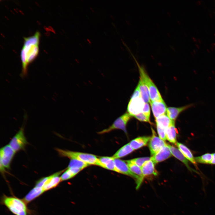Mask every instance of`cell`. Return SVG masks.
<instances>
[{
	"label": "cell",
	"mask_w": 215,
	"mask_h": 215,
	"mask_svg": "<svg viewBox=\"0 0 215 215\" xmlns=\"http://www.w3.org/2000/svg\"><path fill=\"white\" fill-rule=\"evenodd\" d=\"M1 201L9 211L15 215H27L28 213L27 203L23 199L4 195Z\"/></svg>",
	"instance_id": "obj_1"
},
{
	"label": "cell",
	"mask_w": 215,
	"mask_h": 215,
	"mask_svg": "<svg viewBox=\"0 0 215 215\" xmlns=\"http://www.w3.org/2000/svg\"><path fill=\"white\" fill-rule=\"evenodd\" d=\"M55 150L59 155L63 157H66L71 160L76 159L84 162L89 165H98V158L94 155L79 152H73L56 148Z\"/></svg>",
	"instance_id": "obj_2"
},
{
	"label": "cell",
	"mask_w": 215,
	"mask_h": 215,
	"mask_svg": "<svg viewBox=\"0 0 215 215\" xmlns=\"http://www.w3.org/2000/svg\"><path fill=\"white\" fill-rule=\"evenodd\" d=\"M131 53L137 64L140 76L143 78L148 87L151 101L155 102L163 100L160 92L153 81L149 76L144 67L139 65L133 55L132 53Z\"/></svg>",
	"instance_id": "obj_3"
},
{
	"label": "cell",
	"mask_w": 215,
	"mask_h": 215,
	"mask_svg": "<svg viewBox=\"0 0 215 215\" xmlns=\"http://www.w3.org/2000/svg\"><path fill=\"white\" fill-rule=\"evenodd\" d=\"M39 52L38 45L30 44L23 45L21 52L22 64V73H27V65L36 58Z\"/></svg>",
	"instance_id": "obj_4"
},
{
	"label": "cell",
	"mask_w": 215,
	"mask_h": 215,
	"mask_svg": "<svg viewBox=\"0 0 215 215\" xmlns=\"http://www.w3.org/2000/svg\"><path fill=\"white\" fill-rule=\"evenodd\" d=\"M132 117L127 112L116 119L113 124L109 128L101 131L98 133L103 134L108 133L116 129L122 130L126 133L127 124Z\"/></svg>",
	"instance_id": "obj_5"
},
{
	"label": "cell",
	"mask_w": 215,
	"mask_h": 215,
	"mask_svg": "<svg viewBox=\"0 0 215 215\" xmlns=\"http://www.w3.org/2000/svg\"><path fill=\"white\" fill-rule=\"evenodd\" d=\"M27 144L24 135V128L21 127L12 138L8 145L16 152L24 150Z\"/></svg>",
	"instance_id": "obj_6"
},
{
	"label": "cell",
	"mask_w": 215,
	"mask_h": 215,
	"mask_svg": "<svg viewBox=\"0 0 215 215\" xmlns=\"http://www.w3.org/2000/svg\"><path fill=\"white\" fill-rule=\"evenodd\" d=\"M16 152L9 145L2 148L0 150L1 167L9 169Z\"/></svg>",
	"instance_id": "obj_7"
},
{
	"label": "cell",
	"mask_w": 215,
	"mask_h": 215,
	"mask_svg": "<svg viewBox=\"0 0 215 215\" xmlns=\"http://www.w3.org/2000/svg\"><path fill=\"white\" fill-rule=\"evenodd\" d=\"M65 170L43 177L44 183L42 188L44 192L55 188L62 182L60 175L65 171Z\"/></svg>",
	"instance_id": "obj_8"
},
{
	"label": "cell",
	"mask_w": 215,
	"mask_h": 215,
	"mask_svg": "<svg viewBox=\"0 0 215 215\" xmlns=\"http://www.w3.org/2000/svg\"><path fill=\"white\" fill-rule=\"evenodd\" d=\"M145 103L141 96L131 98L127 107V113L133 117L142 113Z\"/></svg>",
	"instance_id": "obj_9"
},
{
	"label": "cell",
	"mask_w": 215,
	"mask_h": 215,
	"mask_svg": "<svg viewBox=\"0 0 215 215\" xmlns=\"http://www.w3.org/2000/svg\"><path fill=\"white\" fill-rule=\"evenodd\" d=\"M152 135L149 143V147L151 155L153 156L159 151L167 144L163 140L157 137L154 130L152 128Z\"/></svg>",
	"instance_id": "obj_10"
},
{
	"label": "cell",
	"mask_w": 215,
	"mask_h": 215,
	"mask_svg": "<svg viewBox=\"0 0 215 215\" xmlns=\"http://www.w3.org/2000/svg\"><path fill=\"white\" fill-rule=\"evenodd\" d=\"M127 163L129 169L134 176L137 184L136 189H138L141 186L144 177L143 175L141 168L137 165L129 162L128 160L125 161Z\"/></svg>",
	"instance_id": "obj_11"
},
{
	"label": "cell",
	"mask_w": 215,
	"mask_h": 215,
	"mask_svg": "<svg viewBox=\"0 0 215 215\" xmlns=\"http://www.w3.org/2000/svg\"><path fill=\"white\" fill-rule=\"evenodd\" d=\"M150 104L155 119L166 114L167 108L163 100L155 102L151 101Z\"/></svg>",
	"instance_id": "obj_12"
},
{
	"label": "cell",
	"mask_w": 215,
	"mask_h": 215,
	"mask_svg": "<svg viewBox=\"0 0 215 215\" xmlns=\"http://www.w3.org/2000/svg\"><path fill=\"white\" fill-rule=\"evenodd\" d=\"M172 155L170 149L167 145L163 147L158 153L151 157V160L155 165L164 161Z\"/></svg>",
	"instance_id": "obj_13"
},
{
	"label": "cell",
	"mask_w": 215,
	"mask_h": 215,
	"mask_svg": "<svg viewBox=\"0 0 215 215\" xmlns=\"http://www.w3.org/2000/svg\"><path fill=\"white\" fill-rule=\"evenodd\" d=\"M114 160L115 159L112 157H100L98 158V166L107 170L118 173Z\"/></svg>",
	"instance_id": "obj_14"
},
{
	"label": "cell",
	"mask_w": 215,
	"mask_h": 215,
	"mask_svg": "<svg viewBox=\"0 0 215 215\" xmlns=\"http://www.w3.org/2000/svg\"><path fill=\"white\" fill-rule=\"evenodd\" d=\"M194 106V104H192L180 107H170L167 108L166 114L171 120L175 121L182 112Z\"/></svg>",
	"instance_id": "obj_15"
},
{
	"label": "cell",
	"mask_w": 215,
	"mask_h": 215,
	"mask_svg": "<svg viewBox=\"0 0 215 215\" xmlns=\"http://www.w3.org/2000/svg\"><path fill=\"white\" fill-rule=\"evenodd\" d=\"M167 145L170 148L172 155L183 163L189 171L199 173L190 166L188 160L185 158L179 148L170 144H167Z\"/></svg>",
	"instance_id": "obj_16"
},
{
	"label": "cell",
	"mask_w": 215,
	"mask_h": 215,
	"mask_svg": "<svg viewBox=\"0 0 215 215\" xmlns=\"http://www.w3.org/2000/svg\"><path fill=\"white\" fill-rule=\"evenodd\" d=\"M138 86L141 97L145 103L151 102L150 94L148 87L143 78L140 76Z\"/></svg>",
	"instance_id": "obj_17"
},
{
	"label": "cell",
	"mask_w": 215,
	"mask_h": 215,
	"mask_svg": "<svg viewBox=\"0 0 215 215\" xmlns=\"http://www.w3.org/2000/svg\"><path fill=\"white\" fill-rule=\"evenodd\" d=\"M155 165L151 160L146 161L144 164L141 168L144 177L157 175V172L155 170Z\"/></svg>",
	"instance_id": "obj_18"
},
{
	"label": "cell",
	"mask_w": 215,
	"mask_h": 215,
	"mask_svg": "<svg viewBox=\"0 0 215 215\" xmlns=\"http://www.w3.org/2000/svg\"><path fill=\"white\" fill-rule=\"evenodd\" d=\"M176 144L185 158L198 168L197 163L190 149L184 145L180 143L177 142Z\"/></svg>",
	"instance_id": "obj_19"
},
{
	"label": "cell",
	"mask_w": 215,
	"mask_h": 215,
	"mask_svg": "<svg viewBox=\"0 0 215 215\" xmlns=\"http://www.w3.org/2000/svg\"><path fill=\"white\" fill-rule=\"evenodd\" d=\"M115 162L118 173L134 177L133 173L131 172L126 161L119 159H115Z\"/></svg>",
	"instance_id": "obj_20"
},
{
	"label": "cell",
	"mask_w": 215,
	"mask_h": 215,
	"mask_svg": "<svg viewBox=\"0 0 215 215\" xmlns=\"http://www.w3.org/2000/svg\"><path fill=\"white\" fill-rule=\"evenodd\" d=\"M44 193L41 188L35 186L23 199L27 204L28 203L38 197Z\"/></svg>",
	"instance_id": "obj_21"
},
{
	"label": "cell",
	"mask_w": 215,
	"mask_h": 215,
	"mask_svg": "<svg viewBox=\"0 0 215 215\" xmlns=\"http://www.w3.org/2000/svg\"><path fill=\"white\" fill-rule=\"evenodd\" d=\"M151 137H142L135 138L129 144L135 150L146 145L150 141Z\"/></svg>",
	"instance_id": "obj_22"
},
{
	"label": "cell",
	"mask_w": 215,
	"mask_h": 215,
	"mask_svg": "<svg viewBox=\"0 0 215 215\" xmlns=\"http://www.w3.org/2000/svg\"><path fill=\"white\" fill-rule=\"evenodd\" d=\"M155 121L157 125L166 129L172 125L175 124V121L171 120L166 114L156 119Z\"/></svg>",
	"instance_id": "obj_23"
},
{
	"label": "cell",
	"mask_w": 215,
	"mask_h": 215,
	"mask_svg": "<svg viewBox=\"0 0 215 215\" xmlns=\"http://www.w3.org/2000/svg\"><path fill=\"white\" fill-rule=\"evenodd\" d=\"M134 150L128 143L120 149L112 157L114 159L123 157L132 152Z\"/></svg>",
	"instance_id": "obj_24"
},
{
	"label": "cell",
	"mask_w": 215,
	"mask_h": 215,
	"mask_svg": "<svg viewBox=\"0 0 215 215\" xmlns=\"http://www.w3.org/2000/svg\"><path fill=\"white\" fill-rule=\"evenodd\" d=\"M176 132L175 124L167 128L166 130L167 140L170 143L176 144L177 143Z\"/></svg>",
	"instance_id": "obj_25"
},
{
	"label": "cell",
	"mask_w": 215,
	"mask_h": 215,
	"mask_svg": "<svg viewBox=\"0 0 215 215\" xmlns=\"http://www.w3.org/2000/svg\"><path fill=\"white\" fill-rule=\"evenodd\" d=\"M40 34L39 32H36L35 34L28 37H24L23 45L30 44L39 45Z\"/></svg>",
	"instance_id": "obj_26"
},
{
	"label": "cell",
	"mask_w": 215,
	"mask_h": 215,
	"mask_svg": "<svg viewBox=\"0 0 215 215\" xmlns=\"http://www.w3.org/2000/svg\"><path fill=\"white\" fill-rule=\"evenodd\" d=\"M89 165L82 161L76 159L71 160L68 168H73L82 170Z\"/></svg>",
	"instance_id": "obj_27"
},
{
	"label": "cell",
	"mask_w": 215,
	"mask_h": 215,
	"mask_svg": "<svg viewBox=\"0 0 215 215\" xmlns=\"http://www.w3.org/2000/svg\"><path fill=\"white\" fill-rule=\"evenodd\" d=\"M212 158V154L207 153L202 155L195 157L197 163L205 164H210Z\"/></svg>",
	"instance_id": "obj_28"
},
{
	"label": "cell",
	"mask_w": 215,
	"mask_h": 215,
	"mask_svg": "<svg viewBox=\"0 0 215 215\" xmlns=\"http://www.w3.org/2000/svg\"><path fill=\"white\" fill-rule=\"evenodd\" d=\"M150 160L151 157H144L135 158L128 161L141 168L146 161Z\"/></svg>",
	"instance_id": "obj_29"
},
{
	"label": "cell",
	"mask_w": 215,
	"mask_h": 215,
	"mask_svg": "<svg viewBox=\"0 0 215 215\" xmlns=\"http://www.w3.org/2000/svg\"><path fill=\"white\" fill-rule=\"evenodd\" d=\"M74 176L70 171L67 169L60 176L62 181H64L70 179L74 177Z\"/></svg>",
	"instance_id": "obj_30"
},
{
	"label": "cell",
	"mask_w": 215,
	"mask_h": 215,
	"mask_svg": "<svg viewBox=\"0 0 215 215\" xmlns=\"http://www.w3.org/2000/svg\"><path fill=\"white\" fill-rule=\"evenodd\" d=\"M157 126L158 133L159 137L163 140L164 141H166L167 139L166 134V129L163 128L157 125Z\"/></svg>",
	"instance_id": "obj_31"
},
{
	"label": "cell",
	"mask_w": 215,
	"mask_h": 215,
	"mask_svg": "<svg viewBox=\"0 0 215 215\" xmlns=\"http://www.w3.org/2000/svg\"><path fill=\"white\" fill-rule=\"evenodd\" d=\"M133 117L140 121L150 123V119L148 118L143 113L134 116Z\"/></svg>",
	"instance_id": "obj_32"
},
{
	"label": "cell",
	"mask_w": 215,
	"mask_h": 215,
	"mask_svg": "<svg viewBox=\"0 0 215 215\" xmlns=\"http://www.w3.org/2000/svg\"><path fill=\"white\" fill-rule=\"evenodd\" d=\"M142 113L148 118L150 119V108L148 103H145Z\"/></svg>",
	"instance_id": "obj_33"
},
{
	"label": "cell",
	"mask_w": 215,
	"mask_h": 215,
	"mask_svg": "<svg viewBox=\"0 0 215 215\" xmlns=\"http://www.w3.org/2000/svg\"><path fill=\"white\" fill-rule=\"evenodd\" d=\"M141 96V93H140L138 86L137 85L131 98H134Z\"/></svg>",
	"instance_id": "obj_34"
},
{
	"label": "cell",
	"mask_w": 215,
	"mask_h": 215,
	"mask_svg": "<svg viewBox=\"0 0 215 215\" xmlns=\"http://www.w3.org/2000/svg\"><path fill=\"white\" fill-rule=\"evenodd\" d=\"M210 164L215 165V153L212 154V158Z\"/></svg>",
	"instance_id": "obj_35"
},
{
	"label": "cell",
	"mask_w": 215,
	"mask_h": 215,
	"mask_svg": "<svg viewBox=\"0 0 215 215\" xmlns=\"http://www.w3.org/2000/svg\"><path fill=\"white\" fill-rule=\"evenodd\" d=\"M87 40L89 42V43L90 44H91V41L89 39H87Z\"/></svg>",
	"instance_id": "obj_36"
},
{
	"label": "cell",
	"mask_w": 215,
	"mask_h": 215,
	"mask_svg": "<svg viewBox=\"0 0 215 215\" xmlns=\"http://www.w3.org/2000/svg\"><path fill=\"white\" fill-rule=\"evenodd\" d=\"M91 8V11H92L93 12H94V11H93V9H92V8Z\"/></svg>",
	"instance_id": "obj_37"
}]
</instances>
